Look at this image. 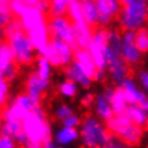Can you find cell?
Here are the masks:
<instances>
[{
	"instance_id": "7bdbcfd3",
	"label": "cell",
	"mask_w": 148,
	"mask_h": 148,
	"mask_svg": "<svg viewBox=\"0 0 148 148\" xmlns=\"http://www.w3.org/2000/svg\"><path fill=\"white\" fill-rule=\"evenodd\" d=\"M6 98H8V80L1 78L0 79V104L4 106Z\"/></svg>"
},
{
	"instance_id": "5b68a950",
	"label": "cell",
	"mask_w": 148,
	"mask_h": 148,
	"mask_svg": "<svg viewBox=\"0 0 148 148\" xmlns=\"http://www.w3.org/2000/svg\"><path fill=\"white\" fill-rule=\"evenodd\" d=\"M48 27L51 38L62 39L69 43L74 49H78V44L75 40V33H74V25L69 16H50L48 19Z\"/></svg>"
},
{
	"instance_id": "44dd1931",
	"label": "cell",
	"mask_w": 148,
	"mask_h": 148,
	"mask_svg": "<svg viewBox=\"0 0 148 148\" xmlns=\"http://www.w3.org/2000/svg\"><path fill=\"white\" fill-rule=\"evenodd\" d=\"M142 54H143V51L137 47L136 43H123V45H122L121 55L131 65H134L137 63H139L140 59H142Z\"/></svg>"
},
{
	"instance_id": "ffe728a7",
	"label": "cell",
	"mask_w": 148,
	"mask_h": 148,
	"mask_svg": "<svg viewBox=\"0 0 148 148\" xmlns=\"http://www.w3.org/2000/svg\"><path fill=\"white\" fill-rule=\"evenodd\" d=\"M118 134H119L122 138L128 143V146H136V144L139 143L140 138H142L143 127L137 125L134 123H131L129 125H127L124 129H122Z\"/></svg>"
},
{
	"instance_id": "7dc6e473",
	"label": "cell",
	"mask_w": 148,
	"mask_h": 148,
	"mask_svg": "<svg viewBox=\"0 0 148 148\" xmlns=\"http://www.w3.org/2000/svg\"><path fill=\"white\" fill-rule=\"evenodd\" d=\"M106 70L104 69H97V72L94 73V77L93 79L97 80V82H103V80L106 79Z\"/></svg>"
},
{
	"instance_id": "f907efd6",
	"label": "cell",
	"mask_w": 148,
	"mask_h": 148,
	"mask_svg": "<svg viewBox=\"0 0 148 148\" xmlns=\"http://www.w3.org/2000/svg\"><path fill=\"white\" fill-rule=\"evenodd\" d=\"M57 146H58V144L55 143V140H51V138L44 140V143H43V147L44 148H55Z\"/></svg>"
},
{
	"instance_id": "4dcf8cb0",
	"label": "cell",
	"mask_w": 148,
	"mask_h": 148,
	"mask_svg": "<svg viewBox=\"0 0 148 148\" xmlns=\"http://www.w3.org/2000/svg\"><path fill=\"white\" fill-rule=\"evenodd\" d=\"M39 55H43V57H45L49 59V62L51 63V65L53 66H62V63H60V59H59L58 54L55 53V50L53 49V47H51V44L49 43L47 47H44L43 49H40L39 51Z\"/></svg>"
},
{
	"instance_id": "484cf974",
	"label": "cell",
	"mask_w": 148,
	"mask_h": 148,
	"mask_svg": "<svg viewBox=\"0 0 148 148\" xmlns=\"http://www.w3.org/2000/svg\"><path fill=\"white\" fill-rule=\"evenodd\" d=\"M51 63L49 62V59L43 57V55H39L36 58V73H38L39 77H42L43 79L49 80L50 74H51Z\"/></svg>"
},
{
	"instance_id": "4316f807",
	"label": "cell",
	"mask_w": 148,
	"mask_h": 148,
	"mask_svg": "<svg viewBox=\"0 0 148 148\" xmlns=\"http://www.w3.org/2000/svg\"><path fill=\"white\" fill-rule=\"evenodd\" d=\"M13 62H15V57L12 48L9 47L8 43H3L0 45V70L6 68Z\"/></svg>"
},
{
	"instance_id": "6da1fadb",
	"label": "cell",
	"mask_w": 148,
	"mask_h": 148,
	"mask_svg": "<svg viewBox=\"0 0 148 148\" xmlns=\"http://www.w3.org/2000/svg\"><path fill=\"white\" fill-rule=\"evenodd\" d=\"M108 127H104L102 122L94 117H87L80 124V138L86 147L101 148L106 147L109 138Z\"/></svg>"
},
{
	"instance_id": "b9f144b4",
	"label": "cell",
	"mask_w": 148,
	"mask_h": 148,
	"mask_svg": "<svg viewBox=\"0 0 148 148\" xmlns=\"http://www.w3.org/2000/svg\"><path fill=\"white\" fill-rule=\"evenodd\" d=\"M63 125L64 127H72V128H77L78 125L82 124V121H80V118L78 116H75V114H70L69 117H66L65 119H63Z\"/></svg>"
},
{
	"instance_id": "83f0119b",
	"label": "cell",
	"mask_w": 148,
	"mask_h": 148,
	"mask_svg": "<svg viewBox=\"0 0 148 148\" xmlns=\"http://www.w3.org/2000/svg\"><path fill=\"white\" fill-rule=\"evenodd\" d=\"M107 45H108L114 53L121 54L122 45H123L122 35H119V33L117 30H109L108 32V43H107Z\"/></svg>"
},
{
	"instance_id": "f546056e",
	"label": "cell",
	"mask_w": 148,
	"mask_h": 148,
	"mask_svg": "<svg viewBox=\"0 0 148 148\" xmlns=\"http://www.w3.org/2000/svg\"><path fill=\"white\" fill-rule=\"evenodd\" d=\"M68 16L72 19L73 23H79V21L84 20L80 1H78V0H73V1L70 3L69 9H68Z\"/></svg>"
},
{
	"instance_id": "f35d334b",
	"label": "cell",
	"mask_w": 148,
	"mask_h": 148,
	"mask_svg": "<svg viewBox=\"0 0 148 148\" xmlns=\"http://www.w3.org/2000/svg\"><path fill=\"white\" fill-rule=\"evenodd\" d=\"M4 35H10L12 33L14 32H16V30H19V29H24L23 28V23H21V20L20 19H13L10 23L6 25V27H4Z\"/></svg>"
},
{
	"instance_id": "4fadbf2b",
	"label": "cell",
	"mask_w": 148,
	"mask_h": 148,
	"mask_svg": "<svg viewBox=\"0 0 148 148\" xmlns=\"http://www.w3.org/2000/svg\"><path fill=\"white\" fill-rule=\"evenodd\" d=\"M74 60L82 66V69L86 72V74H88L90 78H93L94 73L97 72L98 68L95 65V62L89 50L84 49V48H78L74 53Z\"/></svg>"
},
{
	"instance_id": "d4e9b609",
	"label": "cell",
	"mask_w": 148,
	"mask_h": 148,
	"mask_svg": "<svg viewBox=\"0 0 148 148\" xmlns=\"http://www.w3.org/2000/svg\"><path fill=\"white\" fill-rule=\"evenodd\" d=\"M73 0H50V16H63L68 15L69 5Z\"/></svg>"
},
{
	"instance_id": "74e56055",
	"label": "cell",
	"mask_w": 148,
	"mask_h": 148,
	"mask_svg": "<svg viewBox=\"0 0 148 148\" xmlns=\"http://www.w3.org/2000/svg\"><path fill=\"white\" fill-rule=\"evenodd\" d=\"M16 64H18L16 62H13V63H10L6 68H4L3 70H0V77H1V78H4V79H6L8 82H9V80H13L16 77V73H18Z\"/></svg>"
},
{
	"instance_id": "f5cc1de1",
	"label": "cell",
	"mask_w": 148,
	"mask_h": 148,
	"mask_svg": "<svg viewBox=\"0 0 148 148\" xmlns=\"http://www.w3.org/2000/svg\"><path fill=\"white\" fill-rule=\"evenodd\" d=\"M122 1V5L125 6V5H129L132 4V3H136V1H139V0H121Z\"/></svg>"
},
{
	"instance_id": "c3c4849f",
	"label": "cell",
	"mask_w": 148,
	"mask_h": 148,
	"mask_svg": "<svg viewBox=\"0 0 148 148\" xmlns=\"http://www.w3.org/2000/svg\"><path fill=\"white\" fill-rule=\"evenodd\" d=\"M93 102H94V98H93V95L89 94V93H87V94L82 98V104L86 106V107H89Z\"/></svg>"
},
{
	"instance_id": "7c38bea8",
	"label": "cell",
	"mask_w": 148,
	"mask_h": 148,
	"mask_svg": "<svg viewBox=\"0 0 148 148\" xmlns=\"http://www.w3.org/2000/svg\"><path fill=\"white\" fill-rule=\"evenodd\" d=\"M65 77L66 79L73 80L78 86H80L82 88H86V89L92 86V80H93V78H90L88 74H86V72L82 69V66L75 60L68 66H65Z\"/></svg>"
},
{
	"instance_id": "52a82bcc",
	"label": "cell",
	"mask_w": 148,
	"mask_h": 148,
	"mask_svg": "<svg viewBox=\"0 0 148 148\" xmlns=\"http://www.w3.org/2000/svg\"><path fill=\"white\" fill-rule=\"evenodd\" d=\"M98 27H107L114 18L119 15L122 8L121 0H97Z\"/></svg>"
},
{
	"instance_id": "11a10c76",
	"label": "cell",
	"mask_w": 148,
	"mask_h": 148,
	"mask_svg": "<svg viewBox=\"0 0 148 148\" xmlns=\"http://www.w3.org/2000/svg\"><path fill=\"white\" fill-rule=\"evenodd\" d=\"M1 3H9V1H12V0H0Z\"/></svg>"
},
{
	"instance_id": "836d02e7",
	"label": "cell",
	"mask_w": 148,
	"mask_h": 148,
	"mask_svg": "<svg viewBox=\"0 0 148 148\" xmlns=\"http://www.w3.org/2000/svg\"><path fill=\"white\" fill-rule=\"evenodd\" d=\"M92 42L99 44L102 47H106L108 43V30H106L104 27H99V28H94L93 30V39Z\"/></svg>"
},
{
	"instance_id": "9c48e42d",
	"label": "cell",
	"mask_w": 148,
	"mask_h": 148,
	"mask_svg": "<svg viewBox=\"0 0 148 148\" xmlns=\"http://www.w3.org/2000/svg\"><path fill=\"white\" fill-rule=\"evenodd\" d=\"M48 87H49V80L43 79L36 72L30 74L27 79V93L38 103L42 101V95L48 89Z\"/></svg>"
},
{
	"instance_id": "7402d4cb",
	"label": "cell",
	"mask_w": 148,
	"mask_h": 148,
	"mask_svg": "<svg viewBox=\"0 0 148 148\" xmlns=\"http://www.w3.org/2000/svg\"><path fill=\"white\" fill-rule=\"evenodd\" d=\"M88 50L90 51L92 57H93L95 65H97L98 69H107L108 68V62H107L106 58V53H104V47L99 45V44L90 42L89 47H88Z\"/></svg>"
},
{
	"instance_id": "f6af8a7d",
	"label": "cell",
	"mask_w": 148,
	"mask_h": 148,
	"mask_svg": "<svg viewBox=\"0 0 148 148\" xmlns=\"http://www.w3.org/2000/svg\"><path fill=\"white\" fill-rule=\"evenodd\" d=\"M36 8H38L43 14H50V8H51V3L50 0H39L36 3Z\"/></svg>"
},
{
	"instance_id": "8fae6325",
	"label": "cell",
	"mask_w": 148,
	"mask_h": 148,
	"mask_svg": "<svg viewBox=\"0 0 148 148\" xmlns=\"http://www.w3.org/2000/svg\"><path fill=\"white\" fill-rule=\"evenodd\" d=\"M50 44H51V47H53V49L55 50V53L58 54L59 59H60L62 66L65 68V66H68L69 64H72L74 62V53H75V49H74L69 43H66L62 39L51 38Z\"/></svg>"
},
{
	"instance_id": "5bb4252c",
	"label": "cell",
	"mask_w": 148,
	"mask_h": 148,
	"mask_svg": "<svg viewBox=\"0 0 148 148\" xmlns=\"http://www.w3.org/2000/svg\"><path fill=\"white\" fill-rule=\"evenodd\" d=\"M119 88L123 90L124 97L128 101L129 104H133V103H139L140 104L144 99H147L146 94L137 88V84L134 83V80L128 78V77L123 80V83H122V86Z\"/></svg>"
},
{
	"instance_id": "9f6ffc18",
	"label": "cell",
	"mask_w": 148,
	"mask_h": 148,
	"mask_svg": "<svg viewBox=\"0 0 148 148\" xmlns=\"http://www.w3.org/2000/svg\"><path fill=\"white\" fill-rule=\"evenodd\" d=\"M95 1H97V0H95Z\"/></svg>"
},
{
	"instance_id": "603a6c76",
	"label": "cell",
	"mask_w": 148,
	"mask_h": 148,
	"mask_svg": "<svg viewBox=\"0 0 148 148\" xmlns=\"http://www.w3.org/2000/svg\"><path fill=\"white\" fill-rule=\"evenodd\" d=\"M132 122L127 117V114H114L110 119L107 122V127H108L110 133H119L122 129H124L127 125H129Z\"/></svg>"
},
{
	"instance_id": "d590c367",
	"label": "cell",
	"mask_w": 148,
	"mask_h": 148,
	"mask_svg": "<svg viewBox=\"0 0 148 148\" xmlns=\"http://www.w3.org/2000/svg\"><path fill=\"white\" fill-rule=\"evenodd\" d=\"M8 109L10 110V113H12L13 116L15 117L16 119H19V121H23L24 118L27 117L29 113H30L29 110H27V109L24 108V107H21V106L19 104V103H16L15 101H14V102L12 103V104H10V106L8 107Z\"/></svg>"
},
{
	"instance_id": "1f68e13d",
	"label": "cell",
	"mask_w": 148,
	"mask_h": 148,
	"mask_svg": "<svg viewBox=\"0 0 148 148\" xmlns=\"http://www.w3.org/2000/svg\"><path fill=\"white\" fill-rule=\"evenodd\" d=\"M13 10L10 8V4L8 3H1L0 4V25L3 28L6 27L10 21L13 20Z\"/></svg>"
},
{
	"instance_id": "681fc988",
	"label": "cell",
	"mask_w": 148,
	"mask_h": 148,
	"mask_svg": "<svg viewBox=\"0 0 148 148\" xmlns=\"http://www.w3.org/2000/svg\"><path fill=\"white\" fill-rule=\"evenodd\" d=\"M116 90H117V88H114V87H110V86H108L106 88V90H104V95L107 97V99H112V97L114 95V93H116Z\"/></svg>"
},
{
	"instance_id": "30bf717a",
	"label": "cell",
	"mask_w": 148,
	"mask_h": 148,
	"mask_svg": "<svg viewBox=\"0 0 148 148\" xmlns=\"http://www.w3.org/2000/svg\"><path fill=\"white\" fill-rule=\"evenodd\" d=\"M27 34L29 38H30L33 45L35 47L36 51H39L40 49H43L44 47H47L48 44L50 43V39H51L48 23H43V24L38 25V27L33 28L32 30H28Z\"/></svg>"
},
{
	"instance_id": "e575fe53",
	"label": "cell",
	"mask_w": 148,
	"mask_h": 148,
	"mask_svg": "<svg viewBox=\"0 0 148 148\" xmlns=\"http://www.w3.org/2000/svg\"><path fill=\"white\" fill-rule=\"evenodd\" d=\"M136 44L143 53L148 51V30L147 29H139L137 30V39H136Z\"/></svg>"
},
{
	"instance_id": "ab89813d",
	"label": "cell",
	"mask_w": 148,
	"mask_h": 148,
	"mask_svg": "<svg viewBox=\"0 0 148 148\" xmlns=\"http://www.w3.org/2000/svg\"><path fill=\"white\" fill-rule=\"evenodd\" d=\"M70 114H73V110L69 106H66V104H60L57 109H55V117L60 121L65 119V118L69 117Z\"/></svg>"
},
{
	"instance_id": "816d5d0a",
	"label": "cell",
	"mask_w": 148,
	"mask_h": 148,
	"mask_svg": "<svg viewBox=\"0 0 148 148\" xmlns=\"http://www.w3.org/2000/svg\"><path fill=\"white\" fill-rule=\"evenodd\" d=\"M21 3H24L25 5H32V6H35L36 3L39 1V0H20Z\"/></svg>"
},
{
	"instance_id": "ac0fdd59",
	"label": "cell",
	"mask_w": 148,
	"mask_h": 148,
	"mask_svg": "<svg viewBox=\"0 0 148 148\" xmlns=\"http://www.w3.org/2000/svg\"><path fill=\"white\" fill-rule=\"evenodd\" d=\"M82 12L84 21L89 25L92 29L97 28L98 25V8L95 0H80Z\"/></svg>"
},
{
	"instance_id": "ba28073f",
	"label": "cell",
	"mask_w": 148,
	"mask_h": 148,
	"mask_svg": "<svg viewBox=\"0 0 148 148\" xmlns=\"http://www.w3.org/2000/svg\"><path fill=\"white\" fill-rule=\"evenodd\" d=\"M16 16L21 20L25 32L32 30L33 28L38 27V25L43 23H47L45 14H43L36 6H32V5H24Z\"/></svg>"
},
{
	"instance_id": "3957f363",
	"label": "cell",
	"mask_w": 148,
	"mask_h": 148,
	"mask_svg": "<svg viewBox=\"0 0 148 148\" xmlns=\"http://www.w3.org/2000/svg\"><path fill=\"white\" fill-rule=\"evenodd\" d=\"M6 42L12 48L14 57H15V62L18 64L28 65L34 60V51L36 49L24 29H19V30L12 33L10 35H6Z\"/></svg>"
},
{
	"instance_id": "277c9868",
	"label": "cell",
	"mask_w": 148,
	"mask_h": 148,
	"mask_svg": "<svg viewBox=\"0 0 148 148\" xmlns=\"http://www.w3.org/2000/svg\"><path fill=\"white\" fill-rule=\"evenodd\" d=\"M23 129L28 133L30 142L28 147L39 148L43 147L44 140L51 138V128L47 119L38 117L35 113L30 112L23 121Z\"/></svg>"
},
{
	"instance_id": "db71d44e",
	"label": "cell",
	"mask_w": 148,
	"mask_h": 148,
	"mask_svg": "<svg viewBox=\"0 0 148 148\" xmlns=\"http://www.w3.org/2000/svg\"><path fill=\"white\" fill-rule=\"evenodd\" d=\"M140 106H142L143 108H144V109H146L147 112H148V99H144V101H143L142 103H140Z\"/></svg>"
},
{
	"instance_id": "2e32d148",
	"label": "cell",
	"mask_w": 148,
	"mask_h": 148,
	"mask_svg": "<svg viewBox=\"0 0 148 148\" xmlns=\"http://www.w3.org/2000/svg\"><path fill=\"white\" fill-rule=\"evenodd\" d=\"M124 113L127 114V117L131 119L132 123L140 125V127H143V128L148 125V112L139 103L128 104Z\"/></svg>"
},
{
	"instance_id": "60d3db41",
	"label": "cell",
	"mask_w": 148,
	"mask_h": 148,
	"mask_svg": "<svg viewBox=\"0 0 148 148\" xmlns=\"http://www.w3.org/2000/svg\"><path fill=\"white\" fill-rule=\"evenodd\" d=\"M14 139H15L16 144H19V146H23V147H28L29 142H30V138H29L28 133L25 132L24 129H20V131L18 132L15 136H14Z\"/></svg>"
},
{
	"instance_id": "bcb514c9",
	"label": "cell",
	"mask_w": 148,
	"mask_h": 148,
	"mask_svg": "<svg viewBox=\"0 0 148 148\" xmlns=\"http://www.w3.org/2000/svg\"><path fill=\"white\" fill-rule=\"evenodd\" d=\"M139 82L144 88V90L148 93V72H142L139 74Z\"/></svg>"
},
{
	"instance_id": "7a4b0ae2",
	"label": "cell",
	"mask_w": 148,
	"mask_h": 148,
	"mask_svg": "<svg viewBox=\"0 0 148 148\" xmlns=\"http://www.w3.org/2000/svg\"><path fill=\"white\" fill-rule=\"evenodd\" d=\"M148 19V0H139L122 8L118 20L123 30H139L144 28Z\"/></svg>"
},
{
	"instance_id": "d6986e66",
	"label": "cell",
	"mask_w": 148,
	"mask_h": 148,
	"mask_svg": "<svg viewBox=\"0 0 148 148\" xmlns=\"http://www.w3.org/2000/svg\"><path fill=\"white\" fill-rule=\"evenodd\" d=\"M79 137H80V132L77 131V128L64 127V125H63V128L58 129L57 133L54 134V140L58 146L66 147V146H70L72 143H74Z\"/></svg>"
},
{
	"instance_id": "8d00e7d4",
	"label": "cell",
	"mask_w": 148,
	"mask_h": 148,
	"mask_svg": "<svg viewBox=\"0 0 148 148\" xmlns=\"http://www.w3.org/2000/svg\"><path fill=\"white\" fill-rule=\"evenodd\" d=\"M127 146H128V143L125 142L119 134H117V133H110L106 147H108V148H124Z\"/></svg>"
},
{
	"instance_id": "f1b7e54d",
	"label": "cell",
	"mask_w": 148,
	"mask_h": 148,
	"mask_svg": "<svg viewBox=\"0 0 148 148\" xmlns=\"http://www.w3.org/2000/svg\"><path fill=\"white\" fill-rule=\"evenodd\" d=\"M59 92H60V94L63 97L73 98L77 95V93H78V84L75 82H73V80H70V79H66L65 82H63L60 84Z\"/></svg>"
},
{
	"instance_id": "d6a6232c",
	"label": "cell",
	"mask_w": 148,
	"mask_h": 148,
	"mask_svg": "<svg viewBox=\"0 0 148 148\" xmlns=\"http://www.w3.org/2000/svg\"><path fill=\"white\" fill-rule=\"evenodd\" d=\"M15 102L19 103L21 107H24V108L27 109V110H29V112H33L35 107L40 106V103H38L36 101H34V99H33L28 93H27V94H20V95H18V97L15 98Z\"/></svg>"
},
{
	"instance_id": "ee69618b",
	"label": "cell",
	"mask_w": 148,
	"mask_h": 148,
	"mask_svg": "<svg viewBox=\"0 0 148 148\" xmlns=\"http://www.w3.org/2000/svg\"><path fill=\"white\" fill-rule=\"evenodd\" d=\"M15 139L10 136H3L0 138V148H14L15 147Z\"/></svg>"
},
{
	"instance_id": "e0dca14e",
	"label": "cell",
	"mask_w": 148,
	"mask_h": 148,
	"mask_svg": "<svg viewBox=\"0 0 148 148\" xmlns=\"http://www.w3.org/2000/svg\"><path fill=\"white\" fill-rule=\"evenodd\" d=\"M94 109L97 116L101 118L102 121L108 122L110 118L114 116L112 104H110V101L107 99V97L103 94H98L97 97L94 98Z\"/></svg>"
},
{
	"instance_id": "cb8c5ba5",
	"label": "cell",
	"mask_w": 148,
	"mask_h": 148,
	"mask_svg": "<svg viewBox=\"0 0 148 148\" xmlns=\"http://www.w3.org/2000/svg\"><path fill=\"white\" fill-rule=\"evenodd\" d=\"M110 104H112V108H113V112L114 114H123L125 112L128 107V101L125 99L124 97V93L121 88H117L116 93L110 99Z\"/></svg>"
},
{
	"instance_id": "8992f818",
	"label": "cell",
	"mask_w": 148,
	"mask_h": 148,
	"mask_svg": "<svg viewBox=\"0 0 148 148\" xmlns=\"http://www.w3.org/2000/svg\"><path fill=\"white\" fill-rule=\"evenodd\" d=\"M104 53H106V58L108 62V70L109 74L112 77L113 82L116 83L117 88H119L123 83V80L128 77V63L124 60L123 57L121 54H117L110 49L108 45L104 47Z\"/></svg>"
},
{
	"instance_id": "9a60e30c",
	"label": "cell",
	"mask_w": 148,
	"mask_h": 148,
	"mask_svg": "<svg viewBox=\"0 0 148 148\" xmlns=\"http://www.w3.org/2000/svg\"><path fill=\"white\" fill-rule=\"evenodd\" d=\"M20 129H23V122L16 119V118L10 113V110L8 108L3 110L1 134L3 136H10L14 138V136H15Z\"/></svg>"
}]
</instances>
